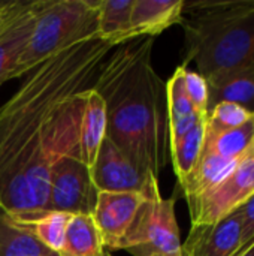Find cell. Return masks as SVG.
Masks as SVG:
<instances>
[{
	"mask_svg": "<svg viewBox=\"0 0 254 256\" xmlns=\"http://www.w3.org/2000/svg\"><path fill=\"white\" fill-rule=\"evenodd\" d=\"M114 48L97 30L81 36L0 106V208L9 216L45 212L51 165L79 141L87 92Z\"/></svg>",
	"mask_w": 254,
	"mask_h": 256,
	"instance_id": "6da1fadb",
	"label": "cell"
},
{
	"mask_svg": "<svg viewBox=\"0 0 254 256\" xmlns=\"http://www.w3.org/2000/svg\"><path fill=\"white\" fill-rule=\"evenodd\" d=\"M43 4L45 0H21L0 27V86L12 80V74L30 42Z\"/></svg>",
	"mask_w": 254,
	"mask_h": 256,
	"instance_id": "30bf717a",
	"label": "cell"
},
{
	"mask_svg": "<svg viewBox=\"0 0 254 256\" xmlns=\"http://www.w3.org/2000/svg\"><path fill=\"white\" fill-rule=\"evenodd\" d=\"M184 81L187 94L193 104L196 112L202 116H208V84L207 80L195 70L186 68L184 70Z\"/></svg>",
	"mask_w": 254,
	"mask_h": 256,
	"instance_id": "cb8c5ba5",
	"label": "cell"
},
{
	"mask_svg": "<svg viewBox=\"0 0 254 256\" xmlns=\"http://www.w3.org/2000/svg\"><path fill=\"white\" fill-rule=\"evenodd\" d=\"M106 256H111V255H109V254H108V255H106Z\"/></svg>",
	"mask_w": 254,
	"mask_h": 256,
	"instance_id": "4dcf8cb0",
	"label": "cell"
},
{
	"mask_svg": "<svg viewBox=\"0 0 254 256\" xmlns=\"http://www.w3.org/2000/svg\"><path fill=\"white\" fill-rule=\"evenodd\" d=\"M207 84L208 112L222 102H232L254 114V68L213 76Z\"/></svg>",
	"mask_w": 254,
	"mask_h": 256,
	"instance_id": "5bb4252c",
	"label": "cell"
},
{
	"mask_svg": "<svg viewBox=\"0 0 254 256\" xmlns=\"http://www.w3.org/2000/svg\"><path fill=\"white\" fill-rule=\"evenodd\" d=\"M241 216L238 210L219 222L192 225L183 248L190 256H237L241 250Z\"/></svg>",
	"mask_w": 254,
	"mask_h": 256,
	"instance_id": "8fae6325",
	"label": "cell"
},
{
	"mask_svg": "<svg viewBox=\"0 0 254 256\" xmlns=\"http://www.w3.org/2000/svg\"><path fill=\"white\" fill-rule=\"evenodd\" d=\"M184 62L210 80L254 68V0L184 3Z\"/></svg>",
	"mask_w": 254,
	"mask_h": 256,
	"instance_id": "3957f363",
	"label": "cell"
},
{
	"mask_svg": "<svg viewBox=\"0 0 254 256\" xmlns=\"http://www.w3.org/2000/svg\"><path fill=\"white\" fill-rule=\"evenodd\" d=\"M205 122L192 129L186 136L169 146V154L178 183L183 182L198 165L205 142Z\"/></svg>",
	"mask_w": 254,
	"mask_h": 256,
	"instance_id": "44dd1931",
	"label": "cell"
},
{
	"mask_svg": "<svg viewBox=\"0 0 254 256\" xmlns=\"http://www.w3.org/2000/svg\"><path fill=\"white\" fill-rule=\"evenodd\" d=\"M135 0H100L97 14L99 39L118 46L129 42L132 34V8Z\"/></svg>",
	"mask_w": 254,
	"mask_h": 256,
	"instance_id": "2e32d148",
	"label": "cell"
},
{
	"mask_svg": "<svg viewBox=\"0 0 254 256\" xmlns=\"http://www.w3.org/2000/svg\"><path fill=\"white\" fill-rule=\"evenodd\" d=\"M241 159H226L202 150L195 170L183 182L178 183L187 204L193 202L195 200L216 188L220 182H223L238 166Z\"/></svg>",
	"mask_w": 254,
	"mask_h": 256,
	"instance_id": "4fadbf2b",
	"label": "cell"
},
{
	"mask_svg": "<svg viewBox=\"0 0 254 256\" xmlns=\"http://www.w3.org/2000/svg\"><path fill=\"white\" fill-rule=\"evenodd\" d=\"M73 214L63 212H39L25 216H10L18 225L31 232L46 249L60 254L64 244L66 230Z\"/></svg>",
	"mask_w": 254,
	"mask_h": 256,
	"instance_id": "e0dca14e",
	"label": "cell"
},
{
	"mask_svg": "<svg viewBox=\"0 0 254 256\" xmlns=\"http://www.w3.org/2000/svg\"><path fill=\"white\" fill-rule=\"evenodd\" d=\"M254 195V147L216 188L189 204L192 225H208L240 208Z\"/></svg>",
	"mask_w": 254,
	"mask_h": 256,
	"instance_id": "52a82bcc",
	"label": "cell"
},
{
	"mask_svg": "<svg viewBox=\"0 0 254 256\" xmlns=\"http://www.w3.org/2000/svg\"><path fill=\"white\" fill-rule=\"evenodd\" d=\"M144 194L145 200L118 250H126L133 256L180 252L183 243L175 218V198H162L156 177L148 182Z\"/></svg>",
	"mask_w": 254,
	"mask_h": 256,
	"instance_id": "5b68a950",
	"label": "cell"
},
{
	"mask_svg": "<svg viewBox=\"0 0 254 256\" xmlns=\"http://www.w3.org/2000/svg\"><path fill=\"white\" fill-rule=\"evenodd\" d=\"M254 117L246 108L232 104V102H222L216 105L207 116L205 132L207 134H220L226 130L237 129Z\"/></svg>",
	"mask_w": 254,
	"mask_h": 256,
	"instance_id": "7402d4cb",
	"label": "cell"
},
{
	"mask_svg": "<svg viewBox=\"0 0 254 256\" xmlns=\"http://www.w3.org/2000/svg\"><path fill=\"white\" fill-rule=\"evenodd\" d=\"M184 70L186 68L180 64L169 81L166 82V100H168V114H169V123L177 122L180 118H184L195 111L193 104L187 94L186 90V81H184ZM202 116V114H201Z\"/></svg>",
	"mask_w": 254,
	"mask_h": 256,
	"instance_id": "603a6c76",
	"label": "cell"
},
{
	"mask_svg": "<svg viewBox=\"0 0 254 256\" xmlns=\"http://www.w3.org/2000/svg\"><path fill=\"white\" fill-rule=\"evenodd\" d=\"M90 172L97 192H144L156 177L141 171L108 136L103 138Z\"/></svg>",
	"mask_w": 254,
	"mask_h": 256,
	"instance_id": "ba28073f",
	"label": "cell"
},
{
	"mask_svg": "<svg viewBox=\"0 0 254 256\" xmlns=\"http://www.w3.org/2000/svg\"><path fill=\"white\" fill-rule=\"evenodd\" d=\"M184 0H135L132 8L133 38H156L174 24H180Z\"/></svg>",
	"mask_w": 254,
	"mask_h": 256,
	"instance_id": "7c38bea8",
	"label": "cell"
},
{
	"mask_svg": "<svg viewBox=\"0 0 254 256\" xmlns=\"http://www.w3.org/2000/svg\"><path fill=\"white\" fill-rule=\"evenodd\" d=\"M21 0H0V27L9 18V15L15 10Z\"/></svg>",
	"mask_w": 254,
	"mask_h": 256,
	"instance_id": "4316f807",
	"label": "cell"
},
{
	"mask_svg": "<svg viewBox=\"0 0 254 256\" xmlns=\"http://www.w3.org/2000/svg\"><path fill=\"white\" fill-rule=\"evenodd\" d=\"M106 136V110L103 99L90 88L87 92L85 106L81 118L79 146L82 159L91 168L99 153L100 144Z\"/></svg>",
	"mask_w": 254,
	"mask_h": 256,
	"instance_id": "9a60e30c",
	"label": "cell"
},
{
	"mask_svg": "<svg viewBox=\"0 0 254 256\" xmlns=\"http://www.w3.org/2000/svg\"><path fill=\"white\" fill-rule=\"evenodd\" d=\"M60 256H106L102 236L91 214H73Z\"/></svg>",
	"mask_w": 254,
	"mask_h": 256,
	"instance_id": "ac0fdd59",
	"label": "cell"
},
{
	"mask_svg": "<svg viewBox=\"0 0 254 256\" xmlns=\"http://www.w3.org/2000/svg\"><path fill=\"white\" fill-rule=\"evenodd\" d=\"M254 147V117L246 124L220 132L207 134L204 150L226 159H241Z\"/></svg>",
	"mask_w": 254,
	"mask_h": 256,
	"instance_id": "ffe728a7",
	"label": "cell"
},
{
	"mask_svg": "<svg viewBox=\"0 0 254 256\" xmlns=\"http://www.w3.org/2000/svg\"><path fill=\"white\" fill-rule=\"evenodd\" d=\"M97 196L99 192L93 183L90 166L82 159L78 141L51 165L45 210L93 216Z\"/></svg>",
	"mask_w": 254,
	"mask_h": 256,
	"instance_id": "8992f818",
	"label": "cell"
},
{
	"mask_svg": "<svg viewBox=\"0 0 254 256\" xmlns=\"http://www.w3.org/2000/svg\"><path fill=\"white\" fill-rule=\"evenodd\" d=\"M154 256H190V254H189L184 248H181V250H180V252H177V254H171V255H154Z\"/></svg>",
	"mask_w": 254,
	"mask_h": 256,
	"instance_id": "f1b7e54d",
	"label": "cell"
},
{
	"mask_svg": "<svg viewBox=\"0 0 254 256\" xmlns=\"http://www.w3.org/2000/svg\"><path fill=\"white\" fill-rule=\"evenodd\" d=\"M42 256H60L58 254H55V252H48L46 255H42Z\"/></svg>",
	"mask_w": 254,
	"mask_h": 256,
	"instance_id": "f546056e",
	"label": "cell"
},
{
	"mask_svg": "<svg viewBox=\"0 0 254 256\" xmlns=\"http://www.w3.org/2000/svg\"><path fill=\"white\" fill-rule=\"evenodd\" d=\"M100 0H45L12 78L24 76L73 40L97 30Z\"/></svg>",
	"mask_w": 254,
	"mask_h": 256,
	"instance_id": "277c9868",
	"label": "cell"
},
{
	"mask_svg": "<svg viewBox=\"0 0 254 256\" xmlns=\"http://www.w3.org/2000/svg\"><path fill=\"white\" fill-rule=\"evenodd\" d=\"M154 39L142 36L114 48L93 90L105 102L106 136L141 171L159 178L171 154L166 82L151 62Z\"/></svg>",
	"mask_w": 254,
	"mask_h": 256,
	"instance_id": "7a4b0ae2",
	"label": "cell"
},
{
	"mask_svg": "<svg viewBox=\"0 0 254 256\" xmlns=\"http://www.w3.org/2000/svg\"><path fill=\"white\" fill-rule=\"evenodd\" d=\"M144 200V192H99L93 218L105 249L118 250Z\"/></svg>",
	"mask_w": 254,
	"mask_h": 256,
	"instance_id": "9c48e42d",
	"label": "cell"
},
{
	"mask_svg": "<svg viewBox=\"0 0 254 256\" xmlns=\"http://www.w3.org/2000/svg\"><path fill=\"white\" fill-rule=\"evenodd\" d=\"M207 120V116H201L199 112H193L184 118H180L177 122L169 123V146L172 142H177L183 136H186L192 129H195L198 124Z\"/></svg>",
	"mask_w": 254,
	"mask_h": 256,
	"instance_id": "484cf974",
	"label": "cell"
},
{
	"mask_svg": "<svg viewBox=\"0 0 254 256\" xmlns=\"http://www.w3.org/2000/svg\"><path fill=\"white\" fill-rule=\"evenodd\" d=\"M237 210L241 216V249H244L254 242V195Z\"/></svg>",
	"mask_w": 254,
	"mask_h": 256,
	"instance_id": "d4e9b609",
	"label": "cell"
},
{
	"mask_svg": "<svg viewBox=\"0 0 254 256\" xmlns=\"http://www.w3.org/2000/svg\"><path fill=\"white\" fill-rule=\"evenodd\" d=\"M237 256H254V242L253 243H250L249 246H246L244 249H241Z\"/></svg>",
	"mask_w": 254,
	"mask_h": 256,
	"instance_id": "83f0119b",
	"label": "cell"
},
{
	"mask_svg": "<svg viewBox=\"0 0 254 256\" xmlns=\"http://www.w3.org/2000/svg\"><path fill=\"white\" fill-rule=\"evenodd\" d=\"M51 252L0 208V256H42Z\"/></svg>",
	"mask_w": 254,
	"mask_h": 256,
	"instance_id": "d6986e66",
	"label": "cell"
}]
</instances>
